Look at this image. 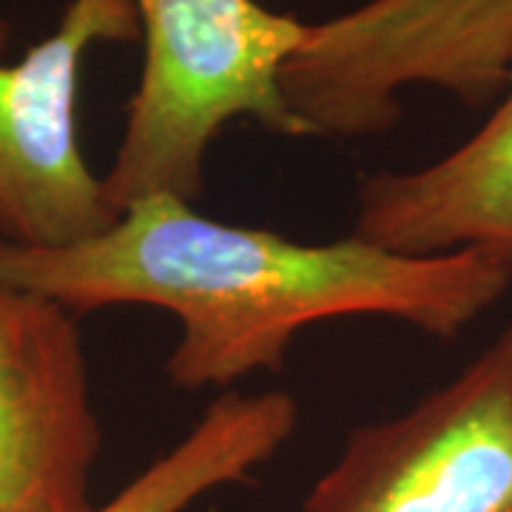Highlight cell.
Masks as SVG:
<instances>
[{"label":"cell","instance_id":"obj_1","mask_svg":"<svg viewBox=\"0 0 512 512\" xmlns=\"http://www.w3.org/2000/svg\"><path fill=\"white\" fill-rule=\"evenodd\" d=\"M0 285L72 316L111 305L174 313L183 330L165 373L194 393L279 370L299 330L339 316H393L456 339L510 291L512 245L439 256L393 254L353 234L305 245L154 194L69 248L0 242Z\"/></svg>","mask_w":512,"mask_h":512},{"label":"cell","instance_id":"obj_2","mask_svg":"<svg viewBox=\"0 0 512 512\" xmlns=\"http://www.w3.org/2000/svg\"><path fill=\"white\" fill-rule=\"evenodd\" d=\"M143 74L128 100L123 140L103 177L109 202L205 191V154L231 120L308 137L282 94V69L311 23L256 0H134Z\"/></svg>","mask_w":512,"mask_h":512},{"label":"cell","instance_id":"obj_3","mask_svg":"<svg viewBox=\"0 0 512 512\" xmlns=\"http://www.w3.org/2000/svg\"><path fill=\"white\" fill-rule=\"evenodd\" d=\"M510 66L512 0H367L311 23L282 69V94L308 137L353 140L393 126L407 86L484 109Z\"/></svg>","mask_w":512,"mask_h":512},{"label":"cell","instance_id":"obj_4","mask_svg":"<svg viewBox=\"0 0 512 512\" xmlns=\"http://www.w3.org/2000/svg\"><path fill=\"white\" fill-rule=\"evenodd\" d=\"M302 512H512V328L413 410L353 430Z\"/></svg>","mask_w":512,"mask_h":512},{"label":"cell","instance_id":"obj_5","mask_svg":"<svg viewBox=\"0 0 512 512\" xmlns=\"http://www.w3.org/2000/svg\"><path fill=\"white\" fill-rule=\"evenodd\" d=\"M131 40L134 0H69L52 35L0 63V242L69 248L120 220L77 143V80L94 43Z\"/></svg>","mask_w":512,"mask_h":512},{"label":"cell","instance_id":"obj_6","mask_svg":"<svg viewBox=\"0 0 512 512\" xmlns=\"http://www.w3.org/2000/svg\"><path fill=\"white\" fill-rule=\"evenodd\" d=\"M100 441L74 316L0 285V512L92 510Z\"/></svg>","mask_w":512,"mask_h":512},{"label":"cell","instance_id":"obj_7","mask_svg":"<svg viewBox=\"0 0 512 512\" xmlns=\"http://www.w3.org/2000/svg\"><path fill=\"white\" fill-rule=\"evenodd\" d=\"M353 237L404 256L512 245V66L493 114L436 163L359 188Z\"/></svg>","mask_w":512,"mask_h":512},{"label":"cell","instance_id":"obj_8","mask_svg":"<svg viewBox=\"0 0 512 512\" xmlns=\"http://www.w3.org/2000/svg\"><path fill=\"white\" fill-rule=\"evenodd\" d=\"M299 407L288 393H220L194 430L103 507L89 512H183L222 484H242L291 439Z\"/></svg>","mask_w":512,"mask_h":512},{"label":"cell","instance_id":"obj_9","mask_svg":"<svg viewBox=\"0 0 512 512\" xmlns=\"http://www.w3.org/2000/svg\"><path fill=\"white\" fill-rule=\"evenodd\" d=\"M6 40H9V26H6V20L0 18V52H3Z\"/></svg>","mask_w":512,"mask_h":512}]
</instances>
